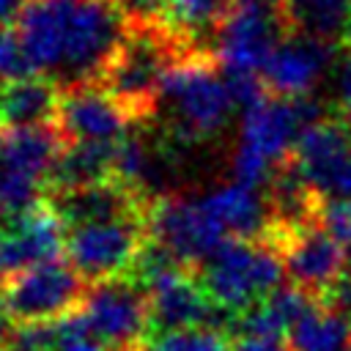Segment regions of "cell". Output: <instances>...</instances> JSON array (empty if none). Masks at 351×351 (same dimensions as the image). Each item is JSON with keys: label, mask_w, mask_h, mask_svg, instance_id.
<instances>
[{"label": "cell", "mask_w": 351, "mask_h": 351, "mask_svg": "<svg viewBox=\"0 0 351 351\" xmlns=\"http://www.w3.org/2000/svg\"><path fill=\"white\" fill-rule=\"evenodd\" d=\"M318 302H321L324 307H329L332 313L343 315V318L351 324V271H346L332 288H326V291L318 296Z\"/></svg>", "instance_id": "cell-31"}, {"label": "cell", "mask_w": 351, "mask_h": 351, "mask_svg": "<svg viewBox=\"0 0 351 351\" xmlns=\"http://www.w3.org/2000/svg\"><path fill=\"white\" fill-rule=\"evenodd\" d=\"M230 351H288L285 340H258V337H241Z\"/></svg>", "instance_id": "cell-32"}, {"label": "cell", "mask_w": 351, "mask_h": 351, "mask_svg": "<svg viewBox=\"0 0 351 351\" xmlns=\"http://www.w3.org/2000/svg\"><path fill=\"white\" fill-rule=\"evenodd\" d=\"M233 5H266V8H280V0H233Z\"/></svg>", "instance_id": "cell-35"}, {"label": "cell", "mask_w": 351, "mask_h": 351, "mask_svg": "<svg viewBox=\"0 0 351 351\" xmlns=\"http://www.w3.org/2000/svg\"><path fill=\"white\" fill-rule=\"evenodd\" d=\"M181 52L184 49L176 44V30L167 22L129 27L99 85H104L123 104L132 121L151 118L159 107L165 71Z\"/></svg>", "instance_id": "cell-5"}, {"label": "cell", "mask_w": 351, "mask_h": 351, "mask_svg": "<svg viewBox=\"0 0 351 351\" xmlns=\"http://www.w3.org/2000/svg\"><path fill=\"white\" fill-rule=\"evenodd\" d=\"M112 3L118 5L123 19L129 22V27L162 25V22H167V11H170V0H112Z\"/></svg>", "instance_id": "cell-29"}, {"label": "cell", "mask_w": 351, "mask_h": 351, "mask_svg": "<svg viewBox=\"0 0 351 351\" xmlns=\"http://www.w3.org/2000/svg\"><path fill=\"white\" fill-rule=\"evenodd\" d=\"M49 206L63 219L66 230L85 222H101V219H118V217H134L145 214L148 200L137 195L132 186H126L118 178L99 181L80 189H58L49 197Z\"/></svg>", "instance_id": "cell-17"}, {"label": "cell", "mask_w": 351, "mask_h": 351, "mask_svg": "<svg viewBox=\"0 0 351 351\" xmlns=\"http://www.w3.org/2000/svg\"><path fill=\"white\" fill-rule=\"evenodd\" d=\"M285 33L313 36L329 44L351 41V0H280Z\"/></svg>", "instance_id": "cell-20"}, {"label": "cell", "mask_w": 351, "mask_h": 351, "mask_svg": "<svg viewBox=\"0 0 351 351\" xmlns=\"http://www.w3.org/2000/svg\"><path fill=\"white\" fill-rule=\"evenodd\" d=\"M288 351H348L351 346V324L315 302L285 337Z\"/></svg>", "instance_id": "cell-23"}, {"label": "cell", "mask_w": 351, "mask_h": 351, "mask_svg": "<svg viewBox=\"0 0 351 351\" xmlns=\"http://www.w3.org/2000/svg\"><path fill=\"white\" fill-rule=\"evenodd\" d=\"M340 47L302 36V33H285L274 52L269 55L261 80L274 96L285 99H299V96H313L321 80L335 69Z\"/></svg>", "instance_id": "cell-14"}, {"label": "cell", "mask_w": 351, "mask_h": 351, "mask_svg": "<svg viewBox=\"0 0 351 351\" xmlns=\"http://www.w3.org/2000/svg\"><path fill=\"white\" fill-rule=\"evenodd\" d=\"M145 291H148L154 332H170L186 326H211L219 332H233L236 326V315L214 304L211 296L197 282V277H189V269L170 271Z\"/></svg>", "instance_id": "cell-13"}, {"label": "cell", "mask_w": 351, "mask_h": 351, "mask_svg": "<svg viewBox=\"0 0 351 351\" xmlns=\"http://www.w3.org/2000/svg\"><path fill=\"white\" fill-rule=\"evenodd\" d=\"M145 241V214L85 222L66 230V255L85 282H99L126 274Z\"/></svg>", "instance_id": "cell-6"}, {"label": "cell", "mask_w": 351, "mask_h": 351, "mask_svg": "<svg viewBox=\"0 0 351 351\" xmlns=\"http://www.w3.org/2000/svg\"><path fill=\"white\" fill-rule=\"evenodd\" d=\"M80 313L110 351H137L151 324L148 291L123 274L93 282L85 291Z\"/></svg>", "instance_id": "cell-10"}, {"label": "cell", "mask_w": 351, "mask_h": 351, "mask_svg": "<svg viewBox=\"0 0 351 351\" xmlns=\"http://www.w3.org/2000/svg\"><path fill=\"white\" fill-rule=\"evenodd\" d=\"M230 8L233 0H170L167 25L176 33H197L203 27H217Z\"/></svg>", "instance_id": "cell-25"}, {"label": "cell", "mask_w": 351, "mask_h": 351, "mask_svg": "<svg viewBox=\"0 0 351 351\" xmlns=\"http://www.w3.org/2000/svg\"><path fill=\"white\" fill-rule=\"evenodd\" d=\"M27 0H0V25H8V22H16L22 8H25Z\"/></svg>", "instance_id": "cell-33"}, {"label": "cell", "mask_w": 351, "mask_h": 351, "mask_svg": "<svg viewBox=\"0 0 351 351\" xmlns=\"http://www.w3.org/2000/svg\"><path fill=\"white\" fill-rule=\"evenodd\" d=\"M82 274L66 261H47L3 282V304L16 324H52L85 299Z\"/></svg>", "instance_id": "cell-8"}, {"label": "cell", "mask_w": 351, "mask_h": 351, "mask_svg": "<svg viewBox=\"0 0 351 351\" xmlns=\"http://www.w3.org/2000/svg\"><path fill=\"white\" fill-rule=\"evenodd\" d=\"M326 112L315 96L285 99L274 93L241 110L239 145L230 159L233 178L250 186H266L274 170L291 159L299 134Z\"/></svg>", "instance_id": "cell-2"}, {"label": "cell", "mask_w": 351, "mask_h": 351, "mask_svg": "<svg viewBox=\"0 0 351 351\" xmlns=\"http://www.w3.org/2000/svg\"><path fill=\"white\" fill-rule=\"evenodd\" d=\"M315 222L346 250L351 261V200H321Z\"/></svg>", "instance_id": "cell-28"}, {"label": "cell", "mask_w": 351, "mask_h": 351, "mask_svg": "<svg viewBox=\"0 0 351 351\" xmlns=\"http://www.w3.org/2000/svg\"><path fill=\"white\" fill-rule=\"evenodd\" d=\"M219 69L214 52L184 49L165 71L159 104L167 107L181 137H214L228 126L233 110H239L230 82Z\"/></svg>", "instance_id": "cell-3"}, {"label": "cell", "mask_w": 351, "mask_h": 351, "mask_svg": "<svg viewBox=\"0 0 351 351\" xmlns=\"http://www.w3.org/2000/svg\"><path fill=\"white\" fill-rule=\"evenodd\" d=\"M47 351H110L82 313H69L49 324Z\"/></svg>", "instance_id": "cell-26"}, {"label": "cell", "mask_w": 351, "mask_h": 351, "mask_svg": "<svg viewBox=\"0 0 351 351\" xmlns=\"http://www.w3.org/2000/svg\"><path fill=\"white\" fill-rule=\"evenodd\" d=\"M66 250V225L47 203L8 219L0 228V285L38 263L55 261Z\"/></svg>", "instance_id": "cell-15"}, {"label": "cell", "mask_w": 351, "mask_h": 351, "mask_svg": "<svg viewBox=\"0 0 351 351\" xmlns=\"http://www.w3.org/2000/svg\"><path fill=\"white\" fill-rule=\"evenodd\" d=\"M66 140L55 123L38 126H14L3 132L0 143V165L27 173L33 178H49L58 154L63 151Z\"/></svg>", "instance_id": "cell-19"}, {"label": "cell", "mask_w": 351, "mask_h": 351, "mask_svg": "<svg viewBox=\"0 0 351 351\" xmlns=\"http://www.w3.org/2000/svg\"><path fill=\"white\" fill-rule=\"evenodd\" d=\"M195 277L214 304L241 315L282 285L285 261L266 239L228 236L195 266Z\"/></svg>", "instance_id": "cell-4"}, {"label": "cell", "mask_w": 351, "mask_h": 351, "mask_svg": "<svg viewBox=\"0 0 351 351\" xmlns=\"http://www.w3.org/2000/svg\"><path fill=\"white\" fill-rule=\"evenodd\" d=\"M60 93L52 80L47 77H22L5 82L0 90V123L5 129L14 126H38L55 123Z\"/></svg>", "instance_id": "cell-21"}, {"label": "cell", "mask_w": 351, "mask_h": 351, "mask_svg": "<svg viewBox=\"0 0 351 351\" xmlns=\"http://www.w3.org/2000/svg\"><path fill=\"white\" fill-rule=\"evenodd\" d=\"M335 88H337V101L335 107L346 115H351V41L340 47L337 60H335Z\"/></svg>", "instance_id": "cell-30"}, {"label": "cell", "mask_w": 351, "mask_h": 351, "mask_svg": "<svg viewBox=\"0 0 351 351\" xmlns=\"http://www.w3.org/2000/svg\"><path fill=\"white\" fill-rule=\"evenodd\" d=\"M200 197L208 206V211L222 222L228 236L261 239L271 225L269 200L266 195L258 192V186H250L233 178L230 184H222Z\"/></svg>", "instance_id": "cell-18"}, {"label": "cell", "mask_w": 351, "mask_h": 351, "mask_svg": "<svg viewBox=\"0 0 351 351\" xmlns=\"http://www.w3.org/2000/svg\"><path fill=\"white\" fill-rule=\"evenodd\" d=\"M291 156L321 200H351V115L335 107L310 123Z\"/></svg>", "instance_id": "cell-7"}, {"label": "cell", "mask_w": 351, "mask_h": 351, "mask_svg": "<svg viewBox=\"0 0 351 351\" xmlns=\"http://www.w3.org/2000/svg\"><path fill=\"white\" fill-rule=\"evenodd\" d=\"M140 351H230V348H228V332L211 326H186V329L156 332Z\"/></svg>", "instance_id": "cell-24"}, {"label": "cell", "mask_w": 351, "mask_h": 351, "mask_svg": "<svg viewBox=\"0 0 351 351\" xmlns=\"http://www.w3.org/2000/svg\"><path fill=\"white\" fill-rule=\"evenodd\" d=\"M112 156H115V143H66L47 181L52 184V192L110 181L115 178Z\"/></svg>", "instance_id": "cell-22"}, {"label": "cell", "mask_w": 351, "mask_h": 351, "mask_svg": "<svg viewBox=\"0 0 351 351\" xmlns=\"http://www.w3.org/2000/svg\"><path fill=\"white\" fill-rule=\"evenodd\" d=\"M132 115L99 82L74 85L60 93L55 126L66 143H118Z\"/></svg>", "instance_id": "cell-16"}, {"label": "cell", "mask_w": 351, "mask_h": 351, "mask_svg": "<svg viewBox=\"0 0 351 351\" xmlns=\"http://www.w3.org/2000/svg\"><path fill=\"white\" fill-rule=\"evenodd\" d=\"M261 239L271 241L280 250L285 261V277L302 291L313 293L315 299L348 271L346 250L318 222L302 228L269 225V230Z\"/></svg>", "instance_id": "cell-11"}, {"label": "cell", "mask_w": 351, "mask_h": 351, "mask_svg": "<svg viewBox=\"0 0 351 351\" xmlns=\"http://www.w3.org/2000/svg\"><path fill=\"white\" fill-rule=\"evenodd\" d=\"M348 351H351V346H348Z\"/></svg>", "instance_id": "cell-36"}, {"label": "cell", "mask_w": 351, "mask_h": 351, "mask_svg": "<svg viewBox=\"0 0 351 351\" xmlns=\"http://www.w3.org/2000/svg\"><path fill=\"white\" fill-rule=\"evenodd\" d=\"M214 58L225 74H261L285 33L280 8L233 5L214 27Z\"/></svg>", "instance_id": "cell-12"}, {"label": "cell", "mask_w": 351, "mask_h": 351, "mask_svg": "<svg viewBox=\"0 0 351 351\" xmlns=\"http://www.w3.org/2000/svg\"><path fill=\"white\" fill-rule=\"evenodd\" d=\"M33 74V63L22 47L19 33H11L0 25V82H14Z\"/></svg>", "instance_id": "cell-27"}, {"label": "cell", "mask_w": 351, "mask_h": 351, "mask_svg": "<svg viewBox=\"0 0 351 351\" xmlns=\"http://www.w3.org/2000/svg\"><path fill=\"white\" fill-rule=\"evenodd\" d=\"M16 33L33 71L66 90L101 82L129 22L112 0H27Z\"/></svg>", "instance_id": "cell-1"}, {"label": "cell", "mask_w": 351, "mask_h": 351, "mask_svg": "<svg viewBox=\"0 0 351 351\" xmlns=\"http://www.w3.org/2000/svg\"><path fill=\"white\" fill-rule=\"evenodd\" d=\"M145 225L148 236L167 247L189 269H195L214 247L228 239V230L208 211L203 197H156L145 208Z\"/></svg>", "instance_id": "cell-9"}, {"label": "cell", "mask_w": 351, "mask_h": 351, "mask_svg": "<svg viewBox=\"0 0 351 351\" xmlns=\"http://www.w3.org/2000/svg\"><path fill=\"white\" fill-rule=\"evenodd\" d=\"M11 335H14V318H11V313L5 310V304L0 302V351L8 348Z\"/></svg>", "instance_id": "cell-34"}]
</instances>
